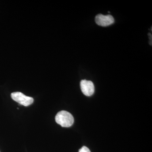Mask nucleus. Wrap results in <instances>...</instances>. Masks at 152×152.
<instances>
[{
    "label": "nucleus",
    "instance_id": "1",
    "mask_svg": "<svg viewBox=\"0 0 152 152\" xmlns=\"http://www.w3.org/2000/svg\"><path fill=\"white\" fill-rule=\"evenodd\" d=\"M56 122L63 127H69L73 124L74 117L72 115L66 111H61L56 115Z\"/></svg>",
    "mask_w": 152,
    "mask_h": 152
},
{
    "label": "nucleus",
    "instance_id": "2",
    "mask_svg": "<svg viewBox=\"0 0 152 152\" xmlns=\"http://www.w3.org/2000/svg\"><path fill=\"white\" fill-rule=\"evenodd\" d=\"M11 96L13 100L25 107L29 106L34 102V99L33 98L26 96L20 92L12 93Z\"/></svg>",
    "mask_w": 152,
    "mask_h": 152
},
{
    "label": "nucleus",
    "instance_id": "3",
    "mask_svg": "<svg viewBox=\"0 0 152 152\" xmlns=\"http://www.w3.org/2000/svg\"><path fill=\"white\" fill-rule=\"evenodd\" d=\"M96 23L101 26L106 27L113 24L115 22L113 17L111 15H104L99 14L95 17Z\"/></svg>",
    "mask_w": 152,
    "mask_h": 152
},
{
    "label": "nucleus",
    "instance_id": "4",
    "mask_svg": "<svg viewBox=\"0 0 152 152\" xmlns=\"http://www.w3.org/2000/svg\"><path fill=\"white\" fill-rule=\"evenodd\" d=\"M82 92L88 96H92L94 93V86L93 82L87 80H82L80 82Z\"/></svg>",
    "mask_w": 152,
    "mask_h": 152
},
{
    "label": "nucleus",
    "instance_id": "5",
    "mask_svg": "<svg viewBox=\"0 0 152 152\" xmlns=\"http://www.w3.org/2000/svg\"><path fill=\"white\" fill-rule=\"evenodd\" d=\"M79 152H91V151L87 147L83 146L79 150Z\"/></svg>",
    "mask_w": 152,
    "mask_h": 152
}]
</instances>
